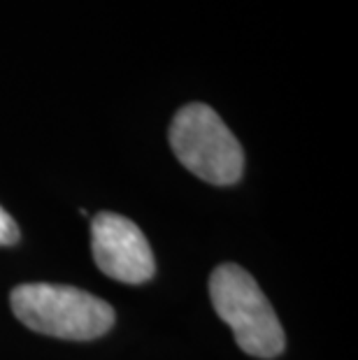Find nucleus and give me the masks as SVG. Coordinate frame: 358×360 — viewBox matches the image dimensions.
<instances>
[{
    "instance_id": "3",
    "label": "nucleus",
    "mask_w": 358,
    "mask_h": 360,
    "mask_svg": "<svg viewBox=\"0 0 358 360\" xmlns=\"http://www.w3.org/2000/svg\"><path fill=\"white\" fill-rule=\"evenodd\" d=\"M170 147L186 170L203 181L228 186L240 181L245 151L224 119L203 103H191L174 114Z\"/></svg>"
},
{
    "instance_id": "4",
    "label": "nucleus",
    "mask_w": 358,
    "mask_h": 360,
    "mask_svg": "<svg viewBox=\"0 0 358 360\" xmlns=\"http://www.w3.org/2000/svg\"><path fill=\"white\" fill-rule=\"evenodd\" d=\"M94 260L108 277L124 283H144L154 277L156 260L147 237L131 219L101 212L91 221Z\"/></svg>"
},
{
    "instance_id": "1",
    "label": "nucleus",
    "mask_w": 358,
    "mask_h": 360,
    "mask_svg": "<svg viewBox=\"0 0 358 360\" xmlns=\"http://www.w3.org/2000/svg\"><path fill=\"white\" fill-rule=\"evenodd\" d=\"M10 304L26 328L60 340H96L114 326L112 304L75 286L21 283L12 290Z\"/></svg>"
},
{
    "instance_id": "2",
    "label": "nucleus",
    "mask_w": 358,
    "mask_h": 360,
    "mask_svg": "<svg viewBox=\"0 0 358 360\" xmlns=\"http://www.w3.org/2000/svg\"><path fill=\"white\" fill-rule=\"evenodd\" d=\"M210 295L215 311L228 323L245 354L275 358L284 351L286 337L277 314L245 267L235 263L219 265L212 272Z\"/></svg>"
},
{
    "instance_id": "5",
    "label": "nucleus",
    "mask_w": 358,
    "mask_h": 360,
    "mask_svg": "<svg viewBox=\"0 0 358 360\" xmlns=\"http://www.w3.org/2000/svg\"><path fill=\"white\" fill-rule=\"evenodd\" d=\"M19 242V226L3 207H0V247H10Z\"/></svg>"
}]
</instances>
